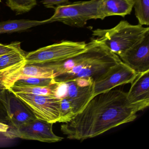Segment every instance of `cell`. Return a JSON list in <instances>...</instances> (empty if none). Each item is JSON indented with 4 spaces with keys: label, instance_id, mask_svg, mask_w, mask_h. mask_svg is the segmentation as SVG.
Segmentation results:
<instances>
[{
    "label": "cell",
    "instance_id": "6da1fadb",
    "mask_svg": "<svg viewBox=\"0 0 149 149\" xmlns=\"http://www.w3.org/2000/svg\"><path fill=\"white\" fill-rule=\"evenodd\" d=\"M149 105V101L131 103L126 92L112 89L93 97L70 122L62 125L61 130L70 139L95 137L132 122Z\"/></svg>",
    "mask_w": 149,
    "mask_h": 149
},
{
    "label": "cell",
    "instance_id": "7a4b0ae2",
    "mask_svg": "<svg viewBox=\"0 0 149 149\" xmlns=\"http://www.w3.org/2000/svg\"><path fill=\"white\" fill-rule=\"evenodd\" d=\"M92 55L80 64L54 78L55 82H66L81 78L94 81L121 61L118 56L99 42Z\"/></svg>",
    "mask_w": 149,
    "mask_h": 149
},
{
    "label": "cell",
    "instance_id": "3957f363",
    "mask_svg": "<svg viewBox=\"0 0 149 149\" xmlns=\"http://www.w3.org/2000/svg\"><path fill=\"white\" fill-rule=\"evenodd\" d=\"M149 31V27L139 24L131 25L126 21H121L112 28L94 30L92 36L119 57L139 41Z\"/></svg>",
    "mask_w": 149,
    "mask_h": 149
},
{
    "label": "cell",
    "instance_id": "277c9868",
    "mask_svg": "<svg viewBox=\"0 0 149 149\" xmlns=\"http://www.w3.org/2000/svg\"><path fill=\"white\" fill-rule=\"evenodd\" d=\"M100 0H89L68 3L56 7L52 17L47 19V24L61 22L75 27L81 28L91 19H97Z\"/></svg>",
    "mask_w": 149,
    "mask_h": 149
},
{
    "label": "cell",
    "instance_id": "5b68a950",
    "mask_svg": "<svg viewBox=\"0 0 149 149\" xmlns=\"http://www.w3.org/2000/svg\"><path fill=\"white\" fill-rule=\"evenodd\" d=\"M88 47L85 42L63 40L32 51L26 55V64H44L62 61L84 52Z\"/></svg>",
    "mask_w": 149,
    "mask_h": 149
},
{
    "label": "cell",
    "instance_id": "8992f818",
    "mask_svg": "<svg viewBox=\"0 0 149 149\" xmlns=\"http://www.w3.org/2000/svg\"><path fill=\"white\" fill-rule=\"evenodd\" d=\"M52 123L36 118L16 128H9L3 134L7 138H21L45 143L60 142L63 138L56 136L53 130Z\"/></svg>",
    "mask_w": 149,
    "mask_h": 149
},
{
    "label": "cell",
    "instance_id": "52a82bcc",
    "mask_svg": "<svg viewBox=\"0 0 149 149\" xmlns=\"http://www.w3.org/2000/svg\"><path fill=\"white\" fill-rule=\"evenodd\" d=\"M14 95L32 111L37 119L53 124L58 122L60 115V99L50 95Z\"/></svg>",
    "mask_w": 149,
    "mask_h": 149
},
{
    "label": "cell",
    "instance_id": "ba28073f",
    "mask_svg": "<svg viewBox=\"0 0 149 149\" xmlns=\"http://www.w3.org/2000/svg\"><path fill=\"white\" fill-rule=\"evenodd\" d=\"M138 74L122 61L118 62L94 81L93 97L117 86L131 84Z\"/></svg>",
    "mask_w": 149,
    "mask_h": 149
},
{
    "label": "cell",
    "instance_id": "9c48e42d",
    "mask_svg": "<svg viewBox=\"0 0 149 149\" xmlns=\"http://www.w3.org/2000/svg\"><path fill=\"white\" fill-rule=\"evenodd\" d=\"M119 58L123 63L137 73L149 70V31Z\"/></svg>",
    "mask_w": 149,
    "mask_h": 149
},
{
    "label": "cell",
    "instance_id": "30bf717a",
    "mask_svg": "<svg viewBox=\"0 0 149 149\" xmlns=\"http://www.w3.org/2000/svg\"><path fill=\"white\" fill-rule=\"evenodd\" d=\"M9 128H16L36 118L32 111L14 94L8 90Z\"/></svg>",
    "mask_w": 149,
    "mask_h": 149
},
{
    "label": "cell",
    "instance_id": "8fae6325",
    "mask_svg": "<svg viewBox=\"0 0 149 149\" xmlns=\"http://www.w3.org/2000/svg\"><path fill=\"white\" fill-rule=\"evenodd\" d=\"M65 83L67 89L64 97H67L71 103L73 112L75 115L80 112L93 97L94 83L89 86L81 87L77 85L75 81Z\"/></svg>",
    "mask_w": 149,
    "mask_h": 149
},
{
    "label": "cell",
    "instance_id": "7c38bea8",
    "mask_svg": "<svg viewBox=\"0 0 149 149\" xmlns=\"http://www.w3.org/2000/svg\"><path fill=\"white\" fill-rule=\"evenodd\" d=\"M134 0H100L98 6V19L103 20L111 16L125 17L130 14Z\"/></svg>",
    "mask_w": 149,
    "mask_h": 149
},
{
    "label": "cell",
    "instance_id": "4fadbf2b",
    "mask_svg": "<svg viewBox=\"0 0 149 149\" xmlns=\"http://www.w3.org/2000/svg\"><path fill=\"white\" fill-rule=\"evenodd\" d=\"M131 103L149 101V70L138 73L127 93Z\"/></svg>",
    "mask_w": 149,
    "mask_h": 149
},
{
    "label": "cell",
    "instance_id": "5bb4252c",
    "mask_svg": "<svg viewBox=\"0 0 149 149\" xmlns=\"http://www.w3.org/2000/svg\"><path fill=\"white\" fill-rule=\"evenodd\" d=\"M26 55V54L21 48L0 56V77L25 65Z\"/></svg>",
    "mask_w": 149,
    "mask_h": 149
},
{
    "label": "cell",
    "instance_id": "9a60e30c",
    "mask_svg": "<svg viewBox=\"0 0 149 149\" xmlns=\"http://www.w3.org/2000/svg\"><path fill=\"white\" fill-rule=\"evenodd\" d=\"M47 24L43 21L29 19L13 20L0 22V34L22 32L34 27Z\"/></svg>",
    "mask_w": 149,
    "mask_h": 149
},
{
    "label": "cell",
    "instance_id": "2e32d148",
    "mask_svg": "<svg viewBox=\"0 0 149 149\" xmlns=\"http://www.w3.org/2000/svg\"><path fill=\"white\" fill-rule=\"evenodd\" d=\"M54 85V84L51 87H42L13 84L7 90L14 94H26L54 95L53 92Z\"/></svg>",
    "mask_w": 149,
    "mask_h": 149
},
{
    "label": "cell",
    "instance_id": "e0dca14e",
    "mask_svg": "<svg viewBox=\"0 0 149 149\" xmlns=\"http://www.w3.org/2000/svg\"><path fill=\"white\" fill-rule=\"evenodd\" d=\"M135 15L139 25H149V0H134Z\"/></svg>",
    "mask_w": 149,
    "mask_h": 149
},
{
    "label": "cell",
    "instance_id": "ac0fdd59",
    "mask_svg": "<svg viewBox=\"0 0 149 149\" xmlns=\"http://www.w3.org/2000/svg\"><path fill=\"white\" fill-rule=\"evenodd\" d=\"M7 6L18 14L31 11L37 5V0H6Z\"/></svg>",
    "mask_w": 149,
    "mask_h": 149
},
{
    "label": "cell",
    "instance_id": "d6986e66",
    "mask_svg": "<svg viewBox=\"0 0 149 149\" xmlns=\"http://www.w3.org/2000/svg\"><path fill=\"white\" fill-rule=\"evenodd\" d=\"M55 83L54 78L43 77H29L19 79L14 84L17 85L34 86V87H51Z\"/></svg>",
    "mask_w": 149,
    "mask_h": 149
},
{
    "label": "cell",
    "instance_id": "ffe728a7",
    "mask_svg": "<svg viewBox=\"0 0 149 149\" xmlns=\"http://www.w3.org/2000/svg\"><path fill=\"white\" fill-rule=\"evenodd\" d=\"M74 116L69 100L66 97L60 99V115L58 123H68Z\"/></svg>",
    "mask_w": 149,
    "mask_h": 149
},
{
    "label": "cell",
    "instance_id": "44dd1931",
    "mask_svg": "<svg viewBox=\"0 0 149 149\" xmlns=\"http://www.w3.org/2000/svg\"><path fill=\"white\" fill-rule=\"evenodd\" d=\"M0 122L8 125V90L0 89Z\"/></svg>",
    "mask_w": 149,
    "mask_h": 149
},
{
    "label": "cell",
    "instance_id": "7402d4cb",
    "mask_svg": "<svg viewBox=\"0 0 149 149\" xmlns=\"http://www.w3.org/2000/svg\"><path fill=\"white\" fill-rule=\"evenodd\" d=\"M21 48V42H15L8 45H4L0 43V56L6 54Z\"/></svg>",
    "mask_w": 149,
    "mask_h": 149
},
{
    "label": "cell",
    "instance_id": "603a6c76",
    "mask_svg": "<svg viewBox=\"0 0 149 149\" xmlns=\"http://www.w3.org/2000/svg\"><path fill=\"white\" fill-rule=\"evenodd\" d=\"M69 0H51L49 2L44 5L47 8L54 9L56 7L61 5H65L69 3Z\"/></svg>",
    "mask_w": 149,
    "mask_h": 149
},
{
    "label": "cell",
    "instance_id": "cb8c5ba5",
    "mask_svg": "<svg viewBox=\"0 0 149 149\" xmlns=\"http://www.w3.org/2000/svg\"><path fill=\"white\" fill-rule=\"evenodd\" d=\"M9 128V126L8 125L0 122V132L3 133L6 132Z\"/></svg>",
    "mask_w": 149,
    "mask_h": 149
},
{
    "label": "cell",
    "instance_id": "d4e9b609",
    "mask_svg": "<svg viewBox=\"0 0 149 149\" xmlns=\"http://www.w3.org/2000/svg\"><path fill=\"white\" fill-rule=\"evenodd\" d=\"M42 2V4L43 5L46 4V3H48V2H49V1H50L51 0H41Z\"/></svg>",
    "mask_w": 149,
    "mask_h": 149
},
{
    "label": "cell",
    "instance_id": "484cf974",
    "mask_svg": "<svg viewBox=\"0 0 149 149\" xmlns=\"http://www.w3.org/2000/svg\"><path fill=\"white\" fill-rule=\"evenodd\" d=\"M1 2V0H0V2Z\"/></svg>",
    "mask_w": 149,
    "mask_h": 149
}]
</instances>
